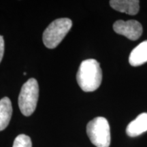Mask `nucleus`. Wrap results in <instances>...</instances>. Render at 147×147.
Segmentation results:
<instances>
[{
  "label": "nucleus",
  "instance_id": "nucleus-1",
  "mask_svg": "<svg viewBox=\"0 0 147 147\" xmlns=\"http://www.w3.org/2000/svg\"><path fill=\"white\" fill-rule=\"evenodd\" d=\"M79 87L85 92H92L100 87L102 80V71L97 60H84L79 66L76 74Z\"/></svg>",
  "mask_w": 147,
  "mask_h": 147
},
{
  "label": "nucleus",
  "instance_id": "nucleus-2",
  "mask_svg": "<svg viewBox=\"0 0 147 147\" xmlns=\"http://www.w3.org/2000/svg\"><path fill=\"white\" fill-rule=\"evenodd\" d=\"M72 26L69 18H61L53 21L43 33L42 40L48 49H55L63 40Z\"/></svg>",
  "mask_w": 147,
  "mask_h": 147
},
{
  "label": "nucleus",
  "instance_id": "nucleus-3",
  "mask_svg": "<svg viewBox=\"0 0 147 147\" xmlns=\"http://www.w3.org/2000/svg\"><path fill=\"white\" fill-rule=\"evenodd\" d=\"M39 96V86L35 78H30L23 84L18 96V106L23 115L29 117L36 110Z\"/></svg>",
  "mask_w": 147,
  "mask_h": 147
},
{
  "label": "nucleus",
  "instance_id": "nucleus-4",
  "mask_svg": "<svg viewBox=\"0 0 147 147\" xmlns=\"http://www.w3.org/2000/svg\"><path fill=\"white\" fill-rule=\"evenodd\" d=\"M87 134L92 144L96 147L110 146V125L104 117H97L89 121L87 125Z\"/></svg>",
  "mask_w": 147,
  "mask_h": 147
},
{
  "label": "nucleus",
  "instance_id": "nucleus-5",
  "mask_svg": "<svg viewBox=\"0 0 147 147\" xmlns=\"http://www.w3.org/2000/svg\"><path fill=\"white\" fill-rule=\"evenodd\" d=\"M113 29L117 34L125 36L131 40H138L142 34V25L135 20L127 21L119 20L114 23Z\"/></svg>",
  "mask_w": 147,
  "mask_h": 147
},
{
  "label": "nucleus",
  "instance_id": "nucleus-6",
  "mask_svg": "<svg viewBox=\"0 0 147 147\" xmlns=\"http://www.w3.org/2000/svg\"><path fill=\"white\" fill-rule=\"evenodd\" d=\"M140 1L138 0H111L110 6L114 10L120 12L136 15L140 10Z\"/></svg>",
  "mask_w": 147,
  "mask_h": 147
},
{
  "label": "nucleus",
  "instance_id": "nucleus-7",
  "mask_svg": "<svg viewBox=\"0 0 147 147\" xmlns=\"http://www.w3.org/2000/svg\"><path fill=\"white\" fill-rule=\"evenodd\" d=\"M147 131V113L140 114L130 122L126 128V133L130 137H136Z\"/></svg>",
  "mask_w": 147,
  "mask_h": 147
},
{
  "label": "nucleus",
  "instance_id": "nucleus-8",
  "mask_svg": "<svg viewBox=\"0 0 147 147\" xmlns=\"http://www.w3.org/2000/svg\"><path fill=\"white\" fill-rule=\"evenodd\" d=\"M130 65L134 67L141 65L147 62V40H144L134 48L129 57Z\"/></svg>",
  "mask_w": 147,
  "mask_h": 147
},
{
  "label": "nucleus",
  "instance_id": "nucleus-9",
  "mask_svg": "<svg viewBox=\"0 0 147 147\" xmlns=\"http://www.w3.org/2000/svg\"><path fill=\"white\" fill-rule=\"evenodd\" d=\"M12 115V106L8 97H5L0 100V131L8 127Z\"/></svg>",
  "mask_w": 147,
  "mask_h": 147
},
{
  "label": "nucleus",
  "instance_id": "nucleus-10",
  "mask_svg": "<svg viewBox=\"0 0 147 147\" xmlns=\"http://www.w3.org/2000/svg\"><path fill=\"white\" fill-rule=\"evenodd\" d=\"M12 147H32L31 138L25 134H20L14 140Z\"/></svg>",
  "mask_w": 147,
  "mask_h": 147
},
{
  "label": "nucleus",
  "instance_id": "nucleus-11",
  "mask_svg": "<svg viewBox=\"0 0 147 147\" xmlns=\"http://www.w3.org/2000/svg\"><path fill=\"white\" fill-rule=\"evenodd\" d=\"M3 54H4V40L3 37L0 36V63L2 60Z\"/></svg>",
  "mask_w": 147,
  "mask_h": 147
}]
</instances>
